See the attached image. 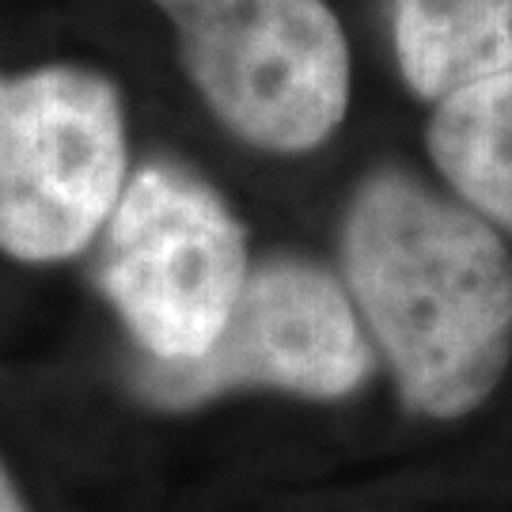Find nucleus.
<instances>
[{
    "label": "nucleus",
    "mask_w": 512,
    "mask_h": 512,
    "mask_svg": "<svg viewBox=\"0 0 512 512\" xmlns=\"http://www.w3.org/2000/svg\"><path fill=\"white\" fill-rule=\"evenodd\" d=\"M175 35L194 88L243 141L308 152L342 126L349 46L323 0H217Z\"/></svg>",
    "instance_id": "20e7f679"
},
{
    "label": "nucleus",
    "mask_w": 512,
    "mask_h": 512,
    "mask_svg": "<svg viewBox=\"0 0 512 512\" xmlns=\"http://www.w3.org/2000/svg\"><path fill=\"white\" fill-rule=\"evenodd\" d=\"M391 35L406 88L425 103L512 73V0H395Z\"/></svg>",
    "instance_id": "423d86ee"
},
{
    "label": "nucleus",
    "mask_w": 512,
    "mask_h": 512,
    "mask_svg": "<svg viewBox=\"0 0 512 512\" xmlns=\"http://www.w3.org/2000/svg\"><path fill=\"white\" fill-rule=\"evenodd\" d=\"M353 304L410 414L467 418L512 361V255L497 224L406 171H376L342 232Z\"/></svg>",
    "instance_id": "f257e3e1"
},
{
    "label": "nucleus",
    "mask_w": 512,
    "mask_h": 512,
    "mask_svg": "<svg viewBox=\"0 0 512 512\" xmlns=\"http://www.w3.org/2000/svg\"><path fill=\"white\" fill-rule=\"evenodd\" d=\"M349 289L308 262L251 270L217 346L198 361H148L141 391L160 406H194L236 387H281L342 399L372 376V346Z\"/></svg>",
    "instance_id": "39448f33"
},
{
    "label": "nucleus",
    "mask_w": 512,
    "mask_h": 512,
    "mask_svg": "<svg viewBox=\"0 0 512 512\" xmlns=\"http://www.w3.org/2000/svg\"><path fill=\"white\" fill-rule=\"evenodd\" d=\"M126 190L118 92L88 69L0 80V251L27 262L76 255Z\"/></svg>",
    "instance_id": "7ed1b4c3"
},
{
    "label": "nucleus",
    "mask_w": 512,
    "mask_h": 512,
    "mask_svg": "<svg viewBox=\"0 0 512 512\" xmlns=\"http://www.w3.org/2000/svg\"><path fill=\"white\" fill-rule=\"evenodd\" d=\"M209 4H217V0H156V8L171 19V27H179V23H186L190 16L205 12Z\"/></svg>",
    "instance_id": "6e6552de"
},
{
    "label": "nucleus",
    "mask_w": 512,
    "mask_h": 512,
    "mask_svg": "<svg viewBox=\"0 0 512 512\" xmlns=\"http://www.w3.org/2000/svg\"><path fill=\"white\" fill-rule=\"evenodd\" d=\"M0 512H27L23 509V501H19V494L12 490L8 475H4V467H0Z\"/></svg>",
    "instance_id": "1a4fd4ad"
},
{
    "label": "nucleus",
    "mask_w": 512,
    "mask_h": 512,
    "mask_svg": "<svg viewBox=\"0 0 512 512\" xmlns=\"http://www.w3.org/2000/svg\"><path fill=\"white\" fill-rule=\"evenodd\" d=\"M99 281L152 361H198L217 346L251 277L232 209L194 175L145 167L103 228Z\"/></svg>",
    "instance_id": "f03ea898"
},
{
    "label": "nucleus",
    "mask_w": 512,
    "mask_h": 512,
    "mask_svg": "<svg viewBox=\"0 0 512 512\" xmlns=\"http://www.w3.org/2000/svg\"><path fill=\"white\" fill-rule=\"evenodd\" d=\"M425 148L459 202L512 232V73L440 99Z\"/></svg>",
    "instance_id": "0eeeda50"
}]
</instances>
